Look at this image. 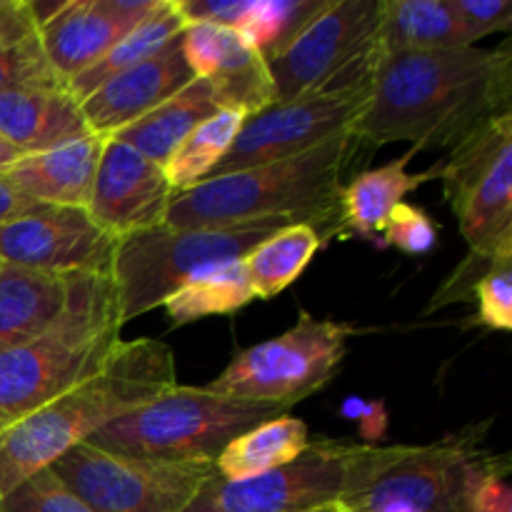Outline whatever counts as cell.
<instances>
[{
	"instance_id": "cell-1",
	"label": "cell",
	"mask_w": 512,
	"mask_h": 512,
	"mask_svg": "<svg viewBox=\"0 0 512 512\" xmlns=\"http://www.w3.org/2000/svg\"><path fill=\"white\" fill-rule=\"evenodd\" d=\"M510 43L380 55L368 105L350 128L355 143L453 148L485 120L512 113Z\"/></svg>"
},
{
	"instance_id": "cell-2",
	"label": "cell",
	"mask_w": 512,
	"mask_h": 512,
	"mask_svg": "<svg viewBox=\"0 0 512 512\" xmlns=\"http://www.w3.org/2000/svg\"><path fill=\"white\" fill-rule=\"evenodd\" d=\"M178 385L175 355L163 340H123L103 370L80 380L0 433V500L60 455Z\"/></svg>"
},
{
	"instance_id": "cell-3",
	"label": "cell",
	"mask_w": 512,
	"mask_h": 512,
	"mask_svg": "<svg viewBox=\"0 0 512 512\" xmlns=\"http://www.w3.org/2000/svg\"><path fill=\"white\" fill-rule=\"evenodd\" d=\"M355 140L338 135L313 150L215 175L178 193L168 210L170 228H228L245 223L313 225L323 243L343 235L340 188L343 168Z\"/></svg>"
},
{
	"instance_id": "cell-4",
	"label": "cell",
	"mask_w": 512,
	"mask_h": 512,
	"mask_svg": "<svg viewBox=\"0 0 512 512\" xmlns=\"http://www.w3.org/2000/svg\"><path fill=\"white\" fill-rule=\"evenodd\" d=\"M120 343L123 323L110 273L73 275L55 323L0 353V433L103 370Z\"/></svg>"
},
{
	"instance_id": "cell-5",
	"label": "cell",
	"mask_w": 512,
	"mask_h": 512,
	"mask_svg": "<svg viewBox=\"0 0 512 512\" xmlns=\"http://www.w3.org/2000/svg\"><path fill=\"white\" fill-rule=\"evenodd\" d=\"M283 410L240 403L190 385H173L150 403L105 425L88 443L163 463L215 465L225 445Z\"/></svg>"
},
{
	"instance_id": "cell-6",
	"label": "cell",
	"mask_w": 512,
	"mask_h": 512,
	"mask_svg": "<svg viewBox=\"0 0 512 512\" xmlns=\"http://www.w3.org/2000/svg\"><path fill=\"white\" fill-rule=\"evenodd\" d=\"M290 223H245L228 228H158L118 238L110 260V280L118 300L120 323L140 318L183 283L210 268L240 260L278 228Z\"/></svg>"
},
{
	"instance_id": "cell-7",
	"label": "cell",
	"mask_w": 512,
	"mask_h": 512,
	"mask_svg": "<svg viewBox=\"0 0 512 512\" xmlns=\"http://www.w3.org/2000/svg\"><path fill=\"white\" fill-rule=\"evenodd\" d=\"M490 420L428 445H400L395 458L340 503L350 512H468L478 485L510 468V455L483 448Z\"/></svg>"
},
{
	"instance_id": "cell-8",
	"label": "cell",
	"mask_w": 512,
	"mask_h": 512,
	"mask_svg": "<svg viewBox=\"0 0 512 512\" xmlns=\"http://www.w3.org/2000/svg\"><path fill=\"white\" fill-rule=\"evenodd\" d=\"M400 445L310 440L293 463L248 480L218 473L183 512H308L338 503L395 458Z\"/></svg>"
},
{
	"instance_id": "cell-9",
	"label": "cell",
	"mask_w": 512,
	"mask_h": 512,
	"mask_svg": "<svg viewBox=\"0 0 512 512\" xmlns=\"http://www.w3.org/2000/svg\"><path fill=\"white\" fill-rule=\"evenodd\" d=\"M353 333V325L318 320L300 310L293 328L240 350L205 388L240 403L288 413L333 380Z\"/></svg>"
},
{
	"instance_id": "cell-10",
	"label": "cell",
	"mask_w": 512,
	"mask_h": 512,
	"mask_svg": "<svg viewBox=\"0 0 512 512\" xmlns=\"http://www.w3.org/2000/svg\"><path fill=\"white\" fill-rule=\"evenodd\" d=\"M60 483L95 512H183L215 465L163 463L80 443L50 465Z\"/></svg>"
},
{
	"instance_id": "cell-11",
	"label": "cell",
	"mask_w": 512,
	"mask_h": 512,
	"mask_svg": "<svg viewBox=\"0 0 512 512\" xmlns=\"http://www.w3.org/2000/svg\"><path fill=\"white\" fill-rule=\"evenodd\" d=\"M468 248H512V113L485 120L435 165Z\"/></svg>"
},
{
	"instance_id": "cell-12",
	"label": "cell",
	"mask_w": 512,
	"mask_h": 512,
	"mask_svg": "<svg viewBox=\"0 0 512 512\" xmlns=\"http://www.w3.org/2000/svg\"><path fill=\"white\" fill-rule=\"evenodd\" d=\"M383 0H328L298 38L268 60L275 103L303 98L353 75H373L380 60Z\"/></svg>"
},
{
	"instance_id": "cell-13",
	"label": "cell",
	"mask_w": 512,
	"mask_h": 512,
	"mask_svg": "<svg viewBox=\"0 0 512 512\" xmlns=\"http://www.w3.org/2000/svg\"><path fill=\"white\" fill-rule=\"evenodd\" d=\"M370 80L373 78L365 75L343 78L303 98L273 103L248 115L233 148L210 178L293 158L338 135H350V128L368 105Z\"/></svg>"
},
{
	"instance_id": "cell-14",
	"label": "cell",
	"mask_w": 512,
	"mask_h": 512,
	"mask_svg": "<svg viewBox=\"0 0 512 512\" xmlns=\"http://www.w3.org/2000/svg\"><path fill=\"white\" fill-rule=\"evenodd\" d=\"M115 243L85 208L38 203L0 225V260L38 273H110Z\"/></svg>"
},
{
	"instance_id": "cell-15",
	"label": "cell",
	"mask_w": 512,
	"mask_h": 512,
	"mask_svg": "<svg viewBox=\"0 0 512 512\" xmlns=\"http://www.w3.org/2000/svg\"><path fill=\"white\" fill-rule=\"evenodd\" d=\"M175 190L163 165L105 138L90 190L88 213L115 240L165 225Z\"/></svg>"
},
{
	"instance_id": "cell-16",
	"label": "cell",
	"mask_w": 512,
	"mask_h": 512,
	"mask_svg": "<svg viewBox=\"0 0 512 512\" xmlns=\"http://www.w3.org/2000/svg\"><path fill=\"white\" fill-rule=\"evenodd\" d=\"M155 3L158 0H68L60 5L38 28L45 58L60 83L68 88L93 68Z\"/></svg>"
},
{
	"instance_id": "cell-17",
	"label": "cell",
	"mask_w": 512,
	"mask_h": 512,
	"mask_svg": "<svg viewBox=\"0 0 512 512\" xmlns=\"http://www.w3.org/2000/svg\"><path fill=\"white\" fill-rule=\"evenodd\" d=\"M193 80L195 73L185 60L180 38L170 40L153 58L115 75L80 100L85 125L93 135L113 138L118 130L148 115L160 103L188 88Z\"/></svg>"
},
{
	"instance_id": "cell-18",
	"label": "cell",
	"mask_w": 512,
	"mask_h": 512,
	"mask_svg": "<svg viewBox=\"0 0 512 512\" xmlns=\"http://www.w3.org/2000/svg\"><path fill=\"white\" fill-rule=\"evenodd\" d=\"M183 55L195 78L208 80L228 108L253 115L275 103V83L258 50L245 45L235 30L218 25H185Z\"/></svg>"
},
{
	"instance_id": "cell-19",
	"label": "cell",
	"mask_w": 512,
	"mask_h": 512,
	"mask_svg": "<svg viewBox=\"0 0 512 512\" xmlns=\"http://www.w3.org/2000/svg\"><path fill=\"white\" fill-rule=\"evenodd\" d=\"M0 135L25 155L90 135L78 100L65 85L0 93Z\"/></svg>"
},
{
	"instance_id": "cell-20",
	"label": "cell",
	"mask_w": 512,
	"mask_h": 512,
	"mask_svg": "<svg viewBox=\"0 0 512 512\" xmlns=\"http://www.w3.org/2000/svg\"><path fill=\"white\" fill-rule=\"evenodd\" d=\"M103 145L105 138L90 133L53 150L25 155L5 175L33 203L88 208Z\"/></svg>"
},
{
	"instance_id": "cell-21",
	"label": "cell",
	"mask_w": 512,
	"mask_h": 512,
	"mask_svg": "<svg viewBox=\"0 0 512 512\" xmlns=\"http://www.w3.org/2000/svg\"><path fill=\"white\" fill-rule=\"evenodd\" d=\"M73 275L0 268V353L38 338L63 313Z\"/></svg>"
},
{
	"instance_id": "cell-22",
	"label": "cell",
	"mask_w": 512,
	"mask_h": 512,
	"mask_svg": "<svg viewBox=\"0 0 512 512\" xmlns=\"http://www.w3.org/2000/svg\"><path fill=\"white\" fill-rule=\"evenodd\" d=\"M413 153L415 150H410L408 155L383 165V168L363 170L340 188L343 235L348 233L380 245V235H383L390 213L400 203H405V195L420 188L425 180L435 178V168L410 173L408 160L413 158Z\"/></svg>"
},
{
	"instance_id": "cell-23",
	"label": "cell",
	"mask_w": 512,
	"mask_h": 512,
	"mask_svg": "<svg viewBox=\"0 0 512 512\" xmlns=\"http://www.w3.org/2000/svg\"><path fill=\"white\" fill-rule=\"evenodd\" d=\"M220 108H228V105L223 103L218 90L208 80L195 78L178 95L160 103L128 128L118 130L113 140L138 150L153 163L165 165L170 155L180 148V143Z\"/></svg>"
},
{
	"instance_id": "cell-24",
	"label": "cell",
	"mask_w": 512,
	"mask_h": 512,
	"mask_svg": "<svg viewBox=\"0 0 512 512\" xmlns=\"http://www.w3.org/2000/svg\"><path fill=\"white\" fill-rule=\"evenodd\" d=\"M470 45L473 43L450 0H383L378 30L380 55Z\"/></svg>"
},
{
	"instance_id": "cell-25",
	"label": "cell",
	"mask_w": 512,
	"mask_h": 512,
	"mask_svg": "<svg viewBox=\"0 0 512 512\" xmlns=\"http://www.w3.org/2000/svg\"><path fill=\"white\" fill-rule=\"evenodd\" d=\"M308 445V425L295 415L283 413L230 440L215 460V473L225 480L255 478L293 463Z\"/></svg>"
},
{
	"instance_id": "cell-26",
	"label": "cell",
	"mask_w": 512,
	"mask_h": 512,
	"mask_svg": "<svg viewBox=\"0 0 512 512\" xmlns=\"http://www.w3.org/2000/svg\"><path fill=\"white\" fill-rule=\"evenodd\" d=\"M185 25L188 23H185L183 15H180L175 0H158L155 8L150 10L125 38H120L118 43L93 65V68H88L83 75H78L73 83H68L70 95H73L78 103L85 100L93 90H98L100 85L108 83L110 78H115V75L125 73V70L135 68L138 63H143V60L160 53L170 40L183 35Z\"/></svg>"
},
{
	"instance_id": "cell-27",
	"label": "cell",
	"mask_w": 512,
	"mask_h": 512,
	"mask_svg": "<svg viewBox=\"0 0 512 512\" xmlns=\"http://www.w3.org/2000/svg\"><path fill=\"white\" fill-rule=\"evenodd\" d=\"M320 245L323 238L318 230L305 223L283 225L270 238L255 245L243 258L255 300H270L293 285L315 258Z\"/></svg>"
},
{
	"instance_id": "cell-28",
	"label": "cell",
	"mask_w": 512,
	"mask_h": 512,
	"mask_svg": "<svg viewBox=\"0 0 512 512\" xmlns=\"http://www.w3.org/2000/svg\"><path fill=\"white\" fill-rule=\"evenodd\" d=\"M255 293L250 285L245 260L210 268L180 285L163 303L173 325H188L208 315H230L253 303Z\"/></svg>"
},
{
	"instance_id": "cell-29",
	"label": "cell",
	"mask_w": 512,
	"mask_h": 512,
	"mask_svg": "<svg viewBox=\"0 0 512 512\" xmlns=\"http://www.w3.org/2000/svg\"><path fill=\"white\" fill-rule=\"evenodd\" d=\"M245 120L248 113L243 108H220L180 143V148L163 165L175 195L195 188L213 175L220 160L233 148Z\"/></svg>"
},
{
	"instance_id": "cell-30",
	"label": "cell",
	"mask_w": 512,
	"mask_h": 512,
	"mask_svg": "<svg viewBox=\"0 0 512 512\" xmlns=\"http://www.w3.org/2000/svg\"><path fill=\"white\" fill-rule=\"evenodd\" d=\"M325 5L328 0H250L235 33L268 63L298 38Z\"/></svg>"
},
{
	"instance_id": "cell-31",
	"label": "cell",
	"mask_w": 512,
	"mask_h": 512,
	"mask_svg": "<svg viewBox=\"0 0 512 512\" xmlns=\"http://www.w3.org/2000/svg\"><path fill=\"white\" fill-rule=\"evenodd\" d=\"M63 85L50 68L40 35L0 45V93L23 88H55Z\"/></svg>"
},
{
	"instance_id": "cell-32",
	"label": "cell",
	"mask_w": 512,
	"mask_h": 512,
	"mask_svg": "<svg viewBox=\"0 0 512 512\" xmlns=\"http://www.w3.org/2000/svg\"><path fill=\"white\" fill-rule=\"evenodd\" d=\"M0 512H95L50 468L30 475L0 500Z\"/></svg>"
},
{
	"instance_id": "cell-33",
	"label": "cell",
	"mask_w": 512,
	"mask_h": 512,
	"mask_svg": "<svg viewBox=\"0 0 512 512\" xmlns=\"http://www.w3.org/2000/svg\"><path fill=\"white\" fill-rule=\"evenodd\" d=\"M512 248L505 250H478V248H468V255L458 263V268L445 278V283L440 285L438 290L433 293L430 303L425 305L423 313H438V310L448 308V305L455 303H465V300L473 298L475 288L483 280V275L498 263L500 258H510Z\"/></svg>"
},
{
	"instance_id": "cell-34",
	"label": "cell",
	"mask_w": 512,
	"mask_h": 512,
	"mask_svg": "<svg viewBox=\"0 0 512 512\" xmlns=\"http://www.w3.org/2000/svg\"><path fill=\"white\" fill-rule=\"evenodd\" d=\"M388 245L408 255H425L438 245V225L418 205L400 203L390 213L380 235V248H388Z\"/></svg>"
},
{
	"instance_id": "cell-35",
	"label": "cell",
	"mask_w": 512,
	"mask_h": 512,
	"mask_svg": "<svg viewBox=\"0 0 512 512\" xmlns=\"http://www.w3.org/2000/svg\"><path fill=\"white\" fill-rule=\"evenodd\" d=\"M478 318L475 323L493 330L512 328V255L500 258L475 288Z\"/></svg>"
},
{
	"instance_id": "cell-36",
	"label": "cell",
	"mask_w": 512,
	"mask_h": 512,
	"mask_svg": "<svg viewBox=\"0 0 512 512\" xmlns=\"http://www.w3.org/2000/svg\"><path fill=\"white\" fill-rule=\"evenodd\" d=\"M470 43L512 28V0H450Z\"/></svg>"
},
{
	"instance_id": "cell-37",
	"label": "cell",
	"mask_w": 512,
	"mask_h": 512,
	"mask_svg": "<svg viewBox=\"0 0 512 512\" xmlns=\"http://www.w3.org/2000/svg\"><path fill=\"white\" fill-rule=\"evenodd\" d=\"M188 25H218L235 30L250 0H175Z\"/></svg>"
},
{
	"instance_id": "cell-38",
	"label": "cell",
	"mask_w": 512,
	"mask_h": 512,
	"mask_svg": "<svg viewBox=\"0 0 512 512\" xmlns=\"http://www.w3.org/2000/svg\"><path fill=\"white\" fill-rule=\"evenodd\" d=\"M510 468H500L490 473L475 490L468 512H512V490H510Z\"/></svg>"
},
{
	"instance_id": "cell-39",
	"label": "cell",
	"mask_w": 512,
	"mask_h": 512,
	"mask_svg": "<svg viewBox=\"0 0 512 512\" xmlns=\"http://www.w3.org/2000/svg\"><path fill=\"white\" fill-rule=\"evenodd\" d=\"M35 205L38 203H33L28 195H23L13 183H10L8 175L0 173V225L20 218V215L28 213L30 208H35Z\"/></svg>"
},
{
	"instance_id": "cell-40",
	"label": "cell",
	"mask_w": 512,
	"mask_h": 512,
	"mask_svg": "<svg viewBox=\"0 0 512 512\" xmlns=\"http://www.w3.org/2000/svg\"><path fill=\"white\" fill-rule=\"evenodd\" d=\"M360 430H363V438L368 440V445H373V440H378L380 435L388 428V413H385V405L380 400L375 403H365L363 413L358 418Z\"/></svg>"
},
{
	"instance_id": "cell-41",
	"label": "cell",
	"mask_w": 512,
	"mask_h": 512,
	"mask_svg": "<svg viewBox=\"0 0 512 512\" xmlns=\"http://www.w3.org/2000/svg\"><path fill=\"white\" fill-rule=\"evenodd\" d=\"M23 158H25L23 150L15 148L10 140H5L3 135H0V173H5L8 168H13V165L20 163Z\"/></svg>"
},
{
	"instance_id": "cell-42",
	"label": "cell",
	"mask_w": 512,
	"mask_h": 512,
	"mask_svg": "<svg viewBox=\"0 0 512 512\" xmlns=\"http://www.w3.org/2000/svg\"><path fill=\"white\" fill-rule=\"evenodd\" d=\"M365 403H368V400H363L360 395H350V398L343 400V408H340V413H343L348 420H358L360 413H363Z\"/></svg>"
},
{
	"instance_id": "cell-43",
	"label": "cell",
	"mask_w": 512,
	"mask_h": 512,
	"mask_svg": "<svg viewBox=\"0 0 512 512\" xmlns=\"http://www.w3.org/2000/svg\"><path fill=\"white\" fill-rule=\"evenodd\" d=\"M308 512H350L348 508H345L343 503H328V505H320V508H315V510H308Z\"/></svg>"
},
{
	"instance_id": "cell-44",
	"label": "cell",
	"mask_w": 512,
	"mask_h": 512,
	"mask_svg": "<svg viewBox=\"0 0 512 512\" xmlns=\"http://www.w3.org/2000/svg\"><path fill=\"white\" fill-rule=\"evenodd\" d=\"M0 268H3V260H0Z\"/></svg>"
}]
</instances>
